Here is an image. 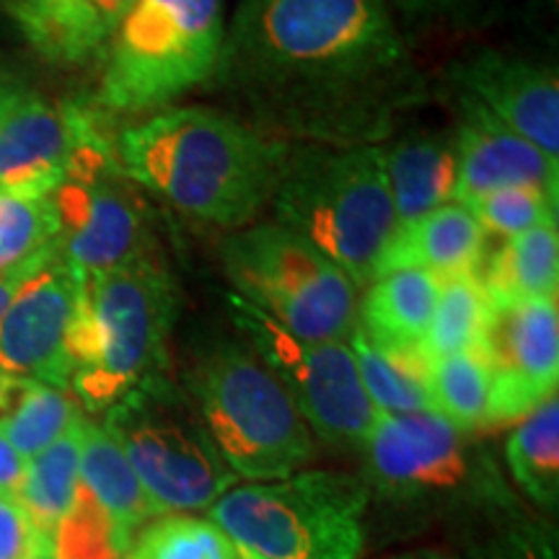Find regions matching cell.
Segmentation results:
<instances>
[{
	"label": "cell",
	"mask_w": 559,
	"mask_h": 559,
	"mask_svg": "<svg viewBox=\"0 0 559 559\" xmlns=\"http://www.w3.org/2000/svg\"><path fill=\"white\" fill-rule=\"evenodd\" d=\"M213 81L251 128L311 145H373L417 99L386 0H241Z\"/></svg>",
	"instance_id": "1"
},
{
	"label": "cell",
	"mask_w": 559,
	"mask_h": 559,
	"mask_svg": "<svg viewBox=\"0 0 559 559\" xmlns=\"http://www.w3.org/2000/svg\"><path fill=\"white\" fill-rule=\"evenodd\" d=\"M288 143L213 107H174L115 138L120 174L187 218L247 228L275 192Z\"/></svg>",
	"instance_id": "2"
},
{
	"label": "cell",
	"mask_w": 559,
	"mask_h": 559,
	"mask_svg": "<svg viewBox=\"0 0 559 559\" xmlns=\"http://www.w3.org/2000/svg\"><path fill=\"white\" fill-rule=\"evenodd\" d=\"M75 277L70 389L86 409L107 412L164 368L177 290L148 251L115 270L75 272Z\"/></svg>",
	"instance_id": "3"
},
{
	"label": "cell",
	"mask_w": 559,
	"mask_h": 559,
	"mask_svg": "<svg viewBox=\"0 0 559 559\" xmlns=\"http://www.w3.org/2000/svg\"><path fill=\"white\" fill-rule=\"evenodd\" d=\"M270 202L277 226L330 257L358 288L376 277L396 230L381 145L288 143Z\"/></svg>",
	"instance_id": "4"
},
{
	"label": "cell",
	"mask_w": 559,
	"mask_h": 559,
	"mask_svg": "<svg viewBox=\"0 0 559 559\" xmlns=\"http://www.w3.org/2000/svg\"><path fill=\"white\" fill-rule=\"evenodd\" d=\"M368 502L355 474L300 472L230 487L207 510L236 547L262 559H358Z\"/></svg>",
	"instance_id": "5"
},
{
	"label": "cell",
	"mask_w": 559,
	"mask_h": 559,
	"mask_svg": "<svg viewBox=\"0 0 559 559\" xmlns=\"http://www.w3.org/2000/svg\"><path fill=\"white\" fill-rule=\"evenodd\" d=\"M187 389L202 425L239 479H285L313 459L309 425L251 349L215 347L187 376Z\"/></svg>",
	"instance_id": "6"
},
{
	"label": "cell",
	"mask_w": 559,
	"mask_h": 559,
	"mask_svg": "<svg viewBox=\"0 0 559 559\" xmlns=\"http://www.w3.org/2000/svg\"><path fill=\"white\" fill-rule=\"evenodd\" d=\"M360 453V479L391 506L425 513L510 506L492 456L438 412L379 415Z\"/></svg>",
	"instance_id": "7"
},
{
	"label": "cell",
	"mask_w": 559,
	"mask_h": 559,
	"mask_svg": "<svg viewBox=\"0 0 559 559\" xmlns=\"http://www.w3.org/2000/svg\"><path fill=\"white\" fill-rule=\"evenodd\" d=\"M223 0H132L109 37L96 104L115 115L164 107L213 79Z\"/></svg>",
	"instance_id": "8"
},
{
	"label": "cell",
	"mask_w": 559,
	"mask_h": 559,
	"mask_svg": "<svg viewBox=\"0 0 559 559\" xmlns=\"http://www.w3.org/2000/svg\"><path fill=\"white\" fill-rule=\"evenodd\" d=\"M234 296L306 342H349L358 330V285L317 247L277 223L230 234L221 247Z\"/></svg>",
	"instance_id": "9"
},
{
	"label": "cell",
	"mask_w": 559,
	"mask_h": 559,
	"mask_svg": "<svg viewBox=\"0 0 559 559\" xmlns=\"http://www.w3.org/2000/svg\"><path fill=\"white\" fill-rule=\"evenodd\" d=\"M104 428L120 443L160 515L210 508L239 481L198 407L164 373L109 407Z\"/></svg>",
	"instance_id": "10"
},
{
	"label": "cell",
	"mask_w": 559,
	"mask_h": 559,
	"mask_svg": "<svg viewBox=\"0 0 559 559\" xmlns=\"http://www.w3.org/2000/svg\"><path fill=\"white\" fill-rule=\"evenodd\" d=\"M228 309L251 353L283 383L309 430L337 449L360 451L379 412L362 389L347 342L298 340L234 293Z\"/></svg>",
	"instance_id": "11"
},
{
	"label": "cell",
	"mask_w": 559,
	"mask_h": 559,
	"mask_svg": "<svg viewBox=\"0 0 559 559\" xmlns=\"http://www.w3.org/2000/svg\"><path fill=\"white\" fill-rule=\"evenodd\" d=\"M479 358L489 370V425L523 419L557 394V298H487Z\"/></svg>",
	"instance_id": "12"
},
{
	"label": "cell",
	"mask_w": 559,
	"mask_h": 559,
	"mask_svg": "<svg viewBox=\"0 0 559 559\" xmlns=\"http://www.w3.org/2000/svg\"><path fill=\"white\" fill-rule=\"evenodd\" d=\"M99 132L91 107L52 104L19 88L0 111V190L50 198L66 185L79 151Z\"/></svg>",
	"instance_id": "13"
},
{
	"label": "cell",
	"mask_w": 559,
	"mask_h": 559,
	"mask_svg": "<svg viewBox=\"0 0 559 559\" xmlns=\"http://www.w3.org/2000/svg\"><path fill=\"white\" fill-rule=\"evenodd\" d=\"M60 254L75 272L115 270L145 254V218L117 160L75 169L55 192Z\"/></svg>",
	"instance_id": "14"
},
{
	"label": "cell",
	"mask_w": 559,
	"mask_h": 559,
	"mask_svg": "<svg viewBox=\"0 0 559 559\" xmlns=\"http://www.w3.org/2000/svg\"><path fill=\"white\" fill-rule=\"evenodd\" d=\"M75 306L79 277L58 249L0 317V370L13 379L68 389Z\"/></svg>",
	"instance_id": "15"
},
{
	"label": "cell",
	"mask_w": 559,
	"mask_h": 559,
	"mask_svg": "<svg viewBox=\"0 0 559 559\" xmlns=\"http://www.w3.org/2000/svg\"><path fill=\"white\" fill-rule=\"evenodd\" d=\"M459 91L479 102L489 115L559 158V79L557 70L521 55L481 50L453 68Z\"/></svg>",
	"instance_id": "16"
},
{
	"label": "cell",
	"mask_w": 559,
	"mask_h": 559,
	"mask_svg": "<svg viewBox=\"0 0 559 559\" xmlns=\"http://www.w3.org/2000/svg\"><path fill=\"white\" fill-rule=\"evenodd\" d=\"M459 130H456V187L453 200L461 205L502 190V187L528 185L559 192V158H551L534 143L523 140L498 117H492L459 91Z\"/></svg>",
	"instance_id": "17"
},
{
	"label": "cell",
	"mask_w": 559,
	"mask_h": 559,
	"mask_svg": "<svg viewBox=\"0 0 559 559\" xmlns=\"http://www.w3.org/2000/svg\"><path fill=\"white\" fill-rule=\"evenodd\" d=\"M485 249L487 234L472 210L461 202H445L396 226L389 247L383 249L376 277L394 270H428L436 277L477 272Z\"/></svg>",
	"instance_id": "18"
},
{
	"label": "cell",
	"mask_w": 559,
	"mask_h": 559,
	"mask_svg": "<svg viewBox=\"0 0 559 559\" xmlns=\"http://www.w3.org/2000/svg\"><path fill=\"white\" fill-rule=\"evenodd\" d=\"M440 277L428 270H394L370 280L358 306V330L389 353L423 355Z\"/></svg>",
	"instance_id": "19"
},
{
	"label": "cell",
	"mask_w": 559,
	"mask_h": 559,
	"mask_svg": "<svg viewBox=\"0 0 559 559\" xmlns=\"http://www.w3.org/2000/svg\"><path fill=\"white\" fill-rule=\"evenodd\" d=\"M81 487L115 531L117 542L130 551L138 531L160 515L135 469L104 425L83 423Z\"/></svg>",
	"instance_id": "20"
},
{
	"label": "cell",
	"mask_w": 559,
	"mask_h": 559,
	"mask_svg": "<svg viewBox=\"0 0 559 559\" xmlns=\"http://www.w3.org/2000/svg\"><path fill=\"white\" fill-rule=\"evenodd\" d=\"M396 226L453 200L456 138L445 132H412L383 148Z\"/></svg>",
	"instance_id": "21"
},
{
	"label": "cell",
	"mask_w": 559,
	"mask_h": 559,
	"mask_svg": "<svg viewBox=\"0 0 559 559\" xmlns=\"http://www.w3.org/2000/svg\"><path fill=\"white\" fill-rule=\"evenodd\" d=\"M9 13L34 50L60 66H81L109 45L88 0H9Z\"/></svg>",
	"instance_id": "22"
},
{
	"label": "cell",
	"mask_w": 559,
	"mask_h": 559,
	"mask_svg": "<svg viewBox=\"0 0 559 559\" xmlns=\"http://www.w3.org/2000/svg\"><path fill=\"white\" fill-rule=\"evenodd\" d=\"M477 277L487 298H557L559 236L557 223L502 239L481 254Z\"/></svg>",
	"instance_id": "23"
},
{
	"label": "cell",
	"mask_w": 559,
	"mask_h": 559,
	"mask_svg": "<svg viewBox=\"0 0 559 559\" xmlns=\"http://www.w3.org/2000/svg\"><path fill=\"white\" fill-rule=\"evenodd\" d=\"M83 423L86 417H81L66 436L26 461L24 481L16 495L19 506L52 544L81 492Z\"/></svg>",
	"instance_id": "24"
},
{
	"label": "cell",
	"mask_w": 559,
	"mask_h": 559,
	"mask_svg": "<svg viewBox=\"0 0 559 559\" xmlns=\"http://www.w3.org/2000/svg\"><path fill=\"white\" fill-rule=\"evenodd\" d=\"M362 389L379 415H409L432 409L428 389L430 362L417 353H389L376 347L360 330L349 337Z\"/></svg>",
	"instance_id": "25"
},
{
	"label": "cell",
	"mask_w": 559,
	"mask_h": 559,
	"mask_svg": "<svg viewBox=\"0 0 559 559\" xmlns=\"http://www.w3.org/2000/svg\"><path fill=\"white\" fill-rule=\"evenodd\" d=\"M506 461L521 492L544 510L559 502V402L557 394L528 412L508 436Z\"/></svg>",
	"instance_id": "26"
},
{
	"label": "cell",
	"mask_w": 559,
	"mask_h": 559,
	"mask_svg": "<svg viewBox=\"0 0 559 559\" xmlns=\"http://www.w3.org/2000/svg\"><path fill=\"white\" fill-rule=\"evenodd\" d=\"M83 417L68 389L41 381L16 379L0 409V430L26 461L66 436Z\"/></svg>",
	"instance_id": "27"
},
{
	"label": "cell",
	"mask_w": 559,
	"mask_h": 559,
	"mask_svg": "<svg viewBox=\"0 0 559 559\" xmlns=\"http://www.w3.org/2000/svg\"><path fill=\"white\" fill-rule=\"evenodd\" d=\"M487 313V293L477 272L440 277L438 304L428 334L423 340V358L432 362L449 355L477 349Z\"/></svg>",
	"instance_id": "28"
},
{
	"label": "cell",
	"mask_w": 559,
	"mask_h": 559,
	"mask_svg": "<svg viewBox=\"0 0 559 559\" xmlns=\"http://www.w3.org/2000/svg\"><path fill=\"white\" fill-rule=\"evenodd\" d=\"M432 409L456 428L474 432L489 425V370L477 349L438 358L428 366Z\"/></svg>",
	"instance_id": "29"
},
{
	"label": "cell",
	"mask_w": 559,
	"mask_h": 559,
	"mask_svg": "<svg viewBox=\"0 0 559 559\" xmlns=\"http://www.w3.org/2000/svg\"><path fill=\"white\" fill-rule=\"evenodd\" d=\"M60 243V213L55 194L26 198L0 190V272L19 267L39 251Z\"/></svg>",
	"instance_id": "30"
},
{
	"label": "cell",
	"mask_w": 559,
	"mask_h": 559,
	"mask_svg": "<svg viewBox=\"0 0 559 559\" xmlns=\"http://www.w3.org/2000/svg\"><path fill=\"white\" fill-rule=\"evenodd\" d=\"M128 559H241V549L210 519L169 515L140 531Z\"/></svg>",
	"instance_id": "31"
},
{
	"label": "cell",
	"mask_w": 559,
	"mask_h": 559,
	"mask_svg": "<svg viewBox=\"0 0 559 559\" xmlns=\"http://www.w3.org/2000/svg\"><path fill=\"white\" fill-rule=\"evenodd\" d=\"M479 221L487 239H510L523 230L557 223V194L539 187H502L466 205Z\"/></svg>",
	"instance_id": "32"
},
{
	"label": "cell",
	"mask_w": 559,
	"mask_h": 559,
	"mask_svg": "<svg viewBox=\"0 0 559 559\" xmlns=\"http://www.w3.org/2000/svg\"><path fill=\"white\" fill-rule=\"evenodd\" d=\"M55 544L16 500L0 498V559H50Z\"/></svg>",
	"instance_id": "33"
},
{
	"label": "cell",
	"mask_w": 559,
	"mask_h": 559,
	"mask_svg": "<svg viewBox=\"0 0 559 559\" xmlns=\"http://www.w3.org/2000/svg\"><path fill=\"white\" fill-rule=\"evenodd\" d=\"M474 559H557V539L539 523H519L492 536Z\"/></svg>",
	"instance_id": "34"
},
{
	"label": "cell",
	"mask_w": 559,
	"mask_h": 559,
	"mask_svg": "<svg viewBox=\"0 0 559 559\" xmlns=\"http://www.w3.org/2000/svg\"><path fill=\"white\" fill-rule=\"evenodd\" d=\"M58 249H60V243H55V247L39 251L37 257H32V260L21 262L19 267L0 272V317H3V313L9 311L11 300L16 298V293L24 288V285L29 283V280L37 275V272L45 267V264L50 262L55 254H58Z\"/></svg>",
	"instance_id": "35"
},
{
	"label": "cell",
	"mask_w": 559,
	"mask_h": 559,
	"mask_svg": "<svg viewBox=\"0 0 559 559\" xmlns=\"http://www.w3.org/2000/svg\"><path fill=\"white\" fill-rule=\"evenodd\" d=\"M502 3L506 0H440V13L466 29V26H481L492 21Z\"/></svg>",
	"instance_id": "36"
},
{
	"label": "cell",
	"mask_w": 559,
	"mask_h": 559,
	"mask_svg": "<svg viewBox=\"0 0 559 559\" xmlns=\"http://www.w3.org/2000/svg\"><path fill=\"white\" fill-rule=\"evenodd\" d=\"M26 459L13 449L11 440L0 430V498L16 500L21 481H24Z\"/></svg>",
	"instance_id": "37"
},
{
	"label": "cell",
	"mask_w": 559,
	"mask_h": 559,
	"mask_svg": "<svg viewBox=\"0 0 559 559\" xmlns=\"http://www.w3.org/2000/svg\"><path fill=\"white\" fill-rule=\"evenodd\" d=\"M91 9H94L96 16H99L102 26L107 29V34L111 37L120 21L124 19V13L130 11L132 0H88Z\"/></svg>",
	"instance_id": "38"
},
{
	"label": "cell",
	"mask_w": 559,
	"mask_h": 559,
	"mask_svg": "<svg viewBox=\"0 0 559 559\" xmlns=\"http://www.w3.org/2000/svg\"><path fill=\"white\" fill-rule=\"evenodd\" d=\"M386 3L407 19H428L432 13H440V0H386Z\"/></svg>",
	"instance_id": "39"
},
{
	"label": "cell",
	"mask_w": 559,
	"mask_h": 559,
	"mask_svg": "<svg viewBox=\"0 0 559 559\" xmlns=\"http://www.w3.org/2000/svg\"><path fill=\"white\" fill-rule=\"evenodd\" d=\"M394 559H459V557H453L443 549H417V551H407V555H400Z\"/></svg>",
	"instance_id": "40"
},
{
	"label": "cell",
	"mask_w": 559,
	"mask_h": 559,
	"mask_svg": "<svg viewBox=\"0 0 559 559\" xmlns=\"http://www.w3.org/2000/svg\"><path fill=\"white\" fill-rule=\"evenodd\" d=\"M19 88H21L19 83H13V81L9 79V75L0 73V111H3V107L11 102V96L16 94Z\"/></svg>",
	"instance_id": "41"
},
{
	"label": "cell",
	"mask_w": 559,
	"mask_h": 559,
	"mask_svg": "<svg viewBox=\"0 0 559 559\" xmlns=\"http://www.w3.org/2000/svg\"><path fill=\"white\" fill-rule=\"evenodd\" d=\"M241 559H262V557H257V555H249V551H241Z\"/></svg>",
	"instance_id": "42"
},
{
	"label": "cell",
	"mask_w": 559,
	"mask_h": 559,
	"mask_svg": "<svg viewBox=\"0 0 559 559\" xmlns=\"http://www.w3.org/2000/svg\"><path fill=\"white\" fill-rule=\"evenodd\" d=\"M50 559H55V557H50Z\"/></svg>",
	"instance_id": "43"
}]
</instances>
